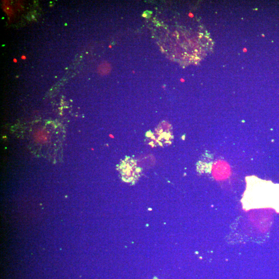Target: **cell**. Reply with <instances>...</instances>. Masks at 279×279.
I'll use <instances>...</instances> for the list:
<instances>
[{"mask_svg":"<svg viewBox=\"0 0 279 279\" xmlns=\"http://www.w3.org/2000/svg\"><path fill=\"white\" fill-rule=\"evenodd\" d=\"M118 169L123 179L128 182L137 180L141 172L140 168L137 167L136 161L129 157H127L125 160L122 161Z\"/></svg>","mask_w":279,"mask_h":279,"instance_id":"cell-1","label":"cell"},{"mask_svg":"<svg viewBox=\"0 0 279 279\" xmlns=\"http://www.w3.org/2000/svg\"><path fill=\"white\" fill-rule=\"evenodd\" d=\"M111 67L109 64H102L99 67V73L101 75H106L110 71Z\"/></svg>","mask_w":279,"mask_h":279,"instance_id":"cell-2","label":"cell"}]
</instances>
